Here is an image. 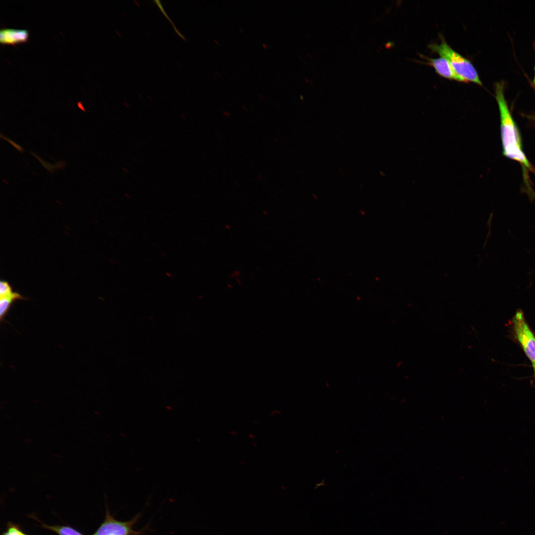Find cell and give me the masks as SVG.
<instances>
[{"label": "cell", "mask_w": 535, "mask_h": 535, "mask_svg": "<svg viewBox=\"0 0 535 535\" xmlns=\"http://www.w3.org/2000/svg\"><path fill=\"white\" fill-rule=\"evenodd\" d=\"M495 94L500 112L503 154L507 157L530 168V164L522 151L518 131L504 96L503 82L495 83Z\"/></svg>", "instance_id": "1"}, {"label": "cell", "mask_w": 535, "mask_h": 535, "mask_svg": "<svg viewBox=\"0 0 535 535\" xmlns=\"http://www.w3.org/2000/svg\"><path fill=\"white\" fill-rule=\"evenodd\" d=\"M439 44L432 43L428 47L437 53L441 56L446 58L458 75L465 82H473L482 85V82L475 66L468 58L454 51L446 42L444 37L440 35Z\"/></svg>", "instance_id": "2"}, {"label": "cell", "mask_w": 535, "mask_h": 535, "mask_svg": "<svg viewBox=\"0 0 535 535\" xmlns=\"http://www.w3.org/2000/svg\"><path fill=\"white\" fill-rule=\"evenodd\" d=\"M516 337L527 357L535 367V336L521 311L516 312L513 319Z\"/></svg>", "instance_id": "3"}, {"label": "cell", "mask_w": 535, "mask_h": 535, "mask_svg": "<svg viewBox=\"0 0 535 535\" xmlns=\"http://www.w3.org/2000/svg\"><path fill=\"white\" fill-rule=\"evenodd\" d=\"M133 522H120L113 519L109 515L94 535H131L134 534L132 529Z\"/></svg>", "instance_id": "4"}, {"label": "cell", "mask_w": 535, "mask_h": 535, "mask_svg": "<svg viewBox=\"0 0 535 535\" xmlns=\"http://www.w3.org/2000/svg\"><path fill=\"white\" fill-rule=\"evenodd\" d=\"M420 55L427 61L421 62L432 66L440 76L450 80L465 82L462 78L457 74L449 61L445 57L432 58L422 54Z\"/></svg>", "instance_id": "5"}, {"label": "cell", "mask_w": 535, "mask_h": 535, "mask_svg": "<svg viewBox=\"0 0 535 535\" xmlns=\"http://www.w3.org/2000/svg\"><path fill=\"white\" fill-rule=\"evenodd\" d=\"M29 32L26 29L2 28L0 30V43L2 45H15L27 42Z\"/></svg>", "instance_id": "6"}, {"label": "cell", "mask_w": 535, "mask_h": 535, "mask_svg": "<svg viewBox=\"0 0 535 535\" xmlns=\"http://www.w3.org/2000/svg\"><path fill=\"white\" fill-rule=\"evenodd\" d=\"M19 300H27V298L17 292H13L9 295L0 297V321L1 322L5 321V317L8 313L12 304Z\"/></svg>", "instance_id": "7"}, {"label": "cell", "mask_w": 535, "mask_h": 535, "mask_svg": "<svg viewBox=\"0 0 535 535\" xmlns=\"http://www.w3.org/2000/svg\"><path fill=\"white\" fill-rule=\"evenodd\" d=\"M30 153L31 154H32V155L33 156H34L35 158H36L38 159V160L41 162L42 165L45 168H46L47 170H48L50 172H53V170L54 169L63 168H64V167H65V166L66 165L65 162H63V161H58L56 163V164L52 165L51 163H48L47 162H46L45 161L43 160L41 158H40L39 156H38L36 154H35L34 153H33L32 152H30Z\"/></svg>", "instance_id": "8"}, {"label": "cell", "mask_w": 535, "mask_h": 535, "mask_svg": "<svg viewBox=\"0 0 535 535\" xmlns=\"http://www.w3.org/2000/svg\"><path fill=\"white\" fill-rule=\"evenodd\" d=\"M48 529L56 532L59 535H83L75 530L69 527H48Z\"/></svg>", "instance_id": "9"}, {"label": "cell", "mask_w": 535, "mask_h": 535, "mask_svg": "<svg viewBox=\"0 0 535 535\" xmlns=\"http://www.w3.org/2000/svg\"><path fill=\"white\" fill-rule=\"evenodd\" d=\"M14 291L11 285L5 280H1L0 282V297L7 296Z\"/></svg>", "instance_id": "10"}, {"label": "cell", "mask_w": 535, "mask_h": 535, "mask_svg": "<svg viewBox=\"0 0 535 535\" xmlns=\"http://www.w3.org/2000/svg\"><path fill=\"white\" fill-rule=\"evenodd\" d=\"M2 535H26L18 528L14 526L10 527L6 532Z\"/></svg>", "instance_id": "11"}, {"label": "cell", "mask_w": 535, "mask_h": 535, "mask_svg": "<svg viewBox=\"0 0 535 535\" xmlns=\"http://www.w3.org/2000/svg\"><path fill=\"white\" fill-rule=\"evenodd\" d=\"M0 137L1 138H2L3 139L6 140L10 144H11L12 146H13V147L14 148H15L16 150H17V151L19 152L22 153L24 151V149L23 148V147L22 146H21L20 145L17 144L16 142H15L14 141H13L11 139L6 137L5 136L2 135L1 134H0Z\"/></svg>", "instance_id": "12"}, {"label": "cell", "mask_w": 535, "mask_h": 535, "mask_svg": "<svg viewBox=\"0 0 535 535\" xmlns=\"http://www.w3.org/2000/svg\"><path fill=\"white\" fill-rule=\"evenodd\" d=\"M263 47H264V48L265 49H266V48H267V45H266V44H265V43H263Z\"/></svg>", "instance_id": "13"}, {"label": "cell", "mask_w": 535, "mask_h": 535, "mask_svg": "<svg viewBox=\"0 0 535 535\" xmlns=\"http://www.w3.org/2000/svg\"><path fill=\"white\" fill-rule=\"evenodd\" d=\"M533 83H534V84L535 85V78L534 79Z\"/></svg>", "instance_id": "14"}, {"label": "cell", "mask_w": 535, "mask_h": 535, "mask_svg": "<svg viewBox=\"0 0 535 535\" xmlns=\"http://www.w3.org/2000/svg\"><path fill=\"white\" fill-rule=\"evenodd\" d=\"M214 41H215V42H216V43H218V44H219V42H218V41H216V40H215V39H214Z\"/></svg>", "instance_id": "15"}, {"label": "cell", "mask_w": 535, "mask_h": 535, "mask_svg": "<svg viewBox=\"0 0 535 535\" xmlns=\"http://www.w3.org/2000/svg\"><path fill=\"white\" fill-rule=\"evenodd\" d=\"M534 371H535V367H534Z\"/></svg>", "instance_id": "16"}, {"label": "cell", "mask_w": 535, "mask_h": 535, "mask_svg": "<svg viewBox=\"0 0 535 535\" xmlns=\"http://www.w3.org/2000/svg\"></svg>", "instance_id": "17"}]
</instances>
